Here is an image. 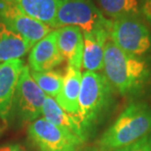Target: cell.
Returning <instances> with one entry per match:
<instances>
[{
  "instance_id": "cell-9",
  "label": "cell",
  "mask_w": 151,
  "mask_h": 151,
  "mask_svg": "<svg viewBox=\"0 0 151 151\" xmlns=\"http://www.w3.org/2000/svg\"><path fill=\"white\" fill-rule=\"evenodd\" d=\"M64 61L57 45V32L51 31L32 46L29 56L32 71H50Z\"/></svg>"
},
{
  "instance_id": "cell-12",
  "label": "cell",
  "mask_w": 151,
  "mask_h": 151,
  "mask_svg": "<svg viewBox=\"0 0 151 151\" xmlns=\"http://www.w3.org/2000/svg\"><path fill=\"white\" fill-rule=\"evenodd\" d=\"M83 35V67L87 72L103 70L105 44L110 37L109 31H96Z\"/></svg>"
},
{
  "instance_id": "cell-11",
  "label": "cell",
  "mask_w": 151,
  "mask_h": 151,
  "mask_svg": "<svg viewBox=\"0 0 151 151\" xmlns=\"http://www.w3.org/2000/svg\"><path fill=\"white\" fill-rule=\"evenodd\" d=\"M58 49L68 66L81 69L83 54V35L77 27L66 26L56 29Z\"/></svg>"
},
{
  "instance_id": "cell-19",
  "label": "cell",
  "mask_w": 151,
  "mask_h": 151,
  "mask_svg": "<svg viewBox=\"0 0 151 151\" xmlns=\"http://www.w3.org/2000/svg\"><path fill=\"white\" fill-rule=\"evenodd\" d=\"M109 151H151V134L146 135L129 145Z\"/></svg>"
},
{
  "instance_id": "cell-13",
  "label": "cell",
  "mask_w": 151,
  "mask_h": 151,
  "mask_svg": "<svg viewBox=\"0 0 151 151\" xmlns=\"http://www.w3.org/2000/svg\"><path fill=\"white\" fill-rule=\"evenodd\" d=\"M81 72L80 69L67 66L63 78V86L56 102L67 113L77 117L78 110V95L81 90Z\"/></svg>"
},
{
  "instance_id": "cell-7",
  "label": "cell",
  "mask_w": 151,
  "mask_h": 151,
  "mask_svg": "<svg viewBox=\"0 0 151 151\" xmlns=\"http://www.w3.org/2000/svg\"><path fill=\"white\" fill-rule=\"evenodd\" d=\"M0 22L32 45L52 31L50 27L24 13L12 0H0Z\"/></svg>"
},
{
  "instance_id": "cell-5",
  "label": "cell",
  "mask_w": 151,
  "mask_h": 151,
  "mask_svg": "<svg viewBox=\"0 0 151 151\" xmlns=\"http://www.w3.org/2000/svg\"><path fill=\"white\" fill-rule=\"evenodd\" d=\"M110 39L126 53L141 57L151 50V32L138 16L112 21Z\"/></svg>"
},
{
  "instance_id": "cell-21",
  "label": "cell",
  "mask_w": 151,
  "mask_h": 151,
  "mask_svg": "<svg viewBox=\"0 0 151 151\" xmlns=\"http://www.w3.org/2000/svg\"><path fill=\"white\" fill-rule=\"evenodd\" d=\"M0 151H27L19 144H9L0 147Z\"/></svg>"
},
{
  "instance_id": "cell-6",
  "label": "cell",
  "mask_w": 151,
  "mask_h": 151,
  "mask_svg": "<svg viewBox=\"0 0 151 151\" xmlns=\"http://www.w3.org/2000/svg\"><path fill=\"white\" fill-rule=\"evenodd\" d=\"M28 132L40 151H78L84 141L65 129L44 118H38L29 126Z\"/></svg>"
},
{
  "instance_id": "cell-16",
  "label": "cell",
  "mask_w": 151,
  "mask_h": 151,
  "mask_svg": "<svg viewBox=\"0 0 151 151\" xmlns=\"http://www.w3.org/2000/svg\"><path fill=\"white\" fill-rule=\"evenodd\" d=\"M34 46L0 22V62L20 59Z\"/></svg>"
},
{
  "instance_id": "cell-2",
  "label": "cell",
  "mask_w": 151,
  "mask_h": 151,
  "mask_svg": "<svg viewBox=\"0 0 151 151\" xmlns=\"http://www.w3.org/2000/svg\"><path fill=\"white\" fill-rule=\"evenodd\" d=\"M151 134V106L144 102L129 104L100 138L102 151L120 148Z\"/></svg>"
},
{
  "instance_id": "cell-3",
  "label": "cell",
  "mask_w": 151,
  "mask_h": 151,
  "mask_svg": "<svg viewBox=\"0 0 151 151\" xmlns=\"http://www.w3.org/2000/svg\"><path fill=\"white\" fill-rule=\"evenodd\" d=\"M73 26L83 34L109 31L112 21L107 19L91 0H61L55 17L54 28Z\"/></svg>"
},
{
  "instance_id": "cell-20",
  "label": "cell",
  "mask_w": 151,
  "mask_h": 151,
  "mask_svg": "<svg viewBox=\"0 0 151 151\" xmlns=\"http://www.w3.org/2000/svg\"><path fill=\"white\" fill-rule=\"evenodd\" d=\"M140 13L149 23H151V0H142L140 6Z\"/></svg>"
},
{
  "instance_id": "cell-15",
  "label": "cell",
  "mask_w": 151,
  "mask_h": 151,
  "mask_svg": "<svg viewBox=\"0 0 151 151\" xmlns=\"http://www.w3.org/2000/svg\"><path fill=\"white\" fill-rule=\"evenodd\" d=\"M24 13L54 29L61 0H12Z\"/></svg>"
},
{
  "instance_id": "cell-4",
  "label": "cell",
  "mask_w": 151,
  "mask_h": 151,
  "mask_svg": "<svg viewBox=\"0 0 151 151\" xmlns=\"http://www.w3.org/2000/svg\"><path fill=\"white\" fill-rule=\"evenodd\" d=\"M111 92L112 86L104 75L87 71L81 75L77 118L83 129L91 125L108 105Z\"/></svg>"
},
{
  "instance_id": "cell-10",
  "label": "cell",
  "mask_w": 151,
  "mask_h": 151,
  "mask_svg": "<svg viewBox=\"0 0 151 151\" xmlns=\"http://www.w3.org/2000/svg\"><path fill=\"white\" fill-rule=\"evenodd\" d=\"M24 68L21 59H13L0 64V124L5 122L14 101L15 90Z\"/></svg>"
},
{
  "instance_id": "cell-1",
  "label": "cell",
  "mask_w": 151,
  "mask_h": 151,
  "mask_svg": "<svg viewBox=\"0 0 151 151\" xmlns=\"http://www.w3.org/2000/svg\"><path fill=\"white\" fill-rule=\"evenodd\" d=\"M104 77L120 94H135L150 80V68L145 60L126 53L111 39L105 44Z\"/></svg>"
},
{
  "instance_id": "cell-8",
  "label": "cell",
  "mask_w": 151,
  "mask_h": 151,
  "mask_svg": "<svg viewBox=\"0 0 151 151\" xmlns=\"http://www.w3.org/2000/svg\"><path fill=\"white\" fill-rule=\"evenodd\" d=\"M46 94L40 89L31 75L28 66H24L18 80L15 96L21 117L26 121H35L42 115Z\"/></svg>"
},
{
  "instance_id": "cell-18",
  "label": "cell",
  "mask_w": 151,
  "mask_h": 151,
  "mask_svg": "<svg viewBox=\"0 0 151 151\" xmlns=\"http://www.w3.org/2000/svg\"><path fill=\"white\" fill-rule=\"evenodd\" d=\"M31 75L37 86L45 94L50 97H57L63 86V76L58 71L35 72L31 71Z\"/></svg>"
},
{
  "instance_id": "cell-17",
  "label": "cell",
  "mask_w": 151,
  "mask_h": 151,
  "mask_svg": "<svg viewBox=\"0 0 151 151\" xmlns=\"http://www.w3.org/2000/svg\"><path fill=\"white\" fill-rule=\"evenodd\" d=\"M104 16L116 20L126 16H138L140 5L138 0H95Z\"/></svg>"
},
{
  "instance_id": "cell-14",
  "label": "cell",
  "mask_w": 151,
  "mask_h": 151,
  "mask_svg": "<svg viewBox=\"0 0 151 151\" xmlns=\"http://www.w3.org/2000/svg\"><path fill=\"white\" fill-rule=\"evenodd\" d=\"M42 115L44 119L48 120L57 127L71 132L83 141L86 140V132L78 118L63 110L53 97L48 95L45 96Z\"/></svg>"
}]
</instances>
